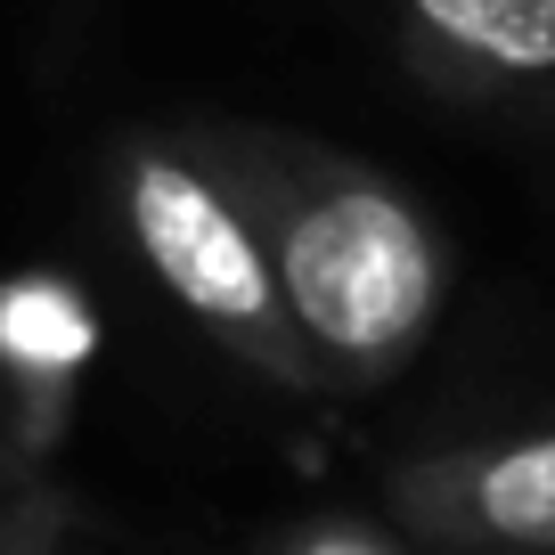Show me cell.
Returning <instances> with one entry per match:
<instances>
[{
    "label": "cell",
    "mask_w": 555,
    "mask_h": 555,
    "mask_svg": "<svg viewBox=\"0 0 555 555\" xmlns=\"http://www.w3.org/2000/svg\"><path fill=\"white\" fill-rule=\"evenodd\" d=\"M205 164L254 212L286 327L311 351L319 392H376L425 351L450 302V237L384 164L327 139L196 122Z\"/></svg>",
    "instance_id": "cell-1"
},
{
    "label": "cell",
    "mask_w": 555,
    "mask_h": 555,
    "mask_svg": "<svg viewBox=\"0 0 555 555\" xmlns=\"http://www.w3.org/2000/svg\"><path fill=\"white\" fill-rule=\"evenodd\" d=\"M106 196H115L122 245L139 254V270L156 278V295L189 327H205V344H221L237 367H254L278 392H319L311 351L295 344L278 278L261 261L254 212L237 205V189L205 164V147L189 131L115 139Z\"/></svg>",
    "instance_id": "cell-2"
},
{
    "label": "cell",
    "mask_w": 555,
    "mask_h": 555,
    "mask_svg": "<svg viewBox=\"0 0 555 555\" xmlns=\"http://www.w3.org/2000/svg\"><path fill=\"white\" fill-rule=\"evenodd\" d=\"M400 531L441 555H555V425L457 441L392 466Z\"/></svg>",
    "instance_id": "cell-3"
},
{
    "label": "cell",
    "mask_w": 555,
    "mask_h": 555,
    "mask_svg": "<svg viewBox=\"0 0 555 555\" xmlns=\"http://www.w3.org/2000/svg\"><path fill=\"white\" fill-rule=\"evenodd\" d=\"M90 367H99V302L66 270L0 278V450L17 466L41 474L57 457Z\"/></svg>",
    "instance_id": "cell-4"
},
{
    "label": "cell",
    "mask_w": 555,
    "mask_h": 555,
    "mask_svg": "<svg viewBox=\"0 0 555 555\" xmlns=\"http://www.w3.org/2000/svg\"><path fill=\"white\" fill-rule=\"evenodd\" d=\"M400 41L457 99L555 90V0H400Z\"/></svg>",
    "instance_id": "cell-5"
},
{
    "label": "cell",
    "mask_w": 555,
    "mask_h": 555,
    "mask_svg": "<svg viewBox=\"0 0 555 555\" xmlns=\"http://www.w3.org/2000/svg\"><path fill=\"white\" fill-rule=\"evenodd\" d=\"M57 539H66V515L50 482L0 450V555H57Z\"/></svg>",
    "instance_id": "cell-6"
},
{
    "label": "cell",
    "mask_w": 555,
    "mask_h": 555,
    "mask_svg": "<svg viewBox=\"0 0 555 555\" xmlns=\"http://www.w3.org/2000/svg\"><path fill=\"white\" fill-rule=\"evenodd\" d=\"M270 555H416L400 531L384 522H360V515H319V522H295Z\"/></svg>",
    "instance_id": "cell-7"
},
{
    "label": "cell",
    "mask_w": 555,
    "mask_h": 555,
    "mask_svg": "<svg viewBox=\"0 0 555 555\" xmlns=\"http://www.w3.org/2000/svg\"><path fill=\"white\" fill-rule=\"evenodd\" d=\"M57 555H82V547H74V539H57Z\"/></svg>",
    "instance_id": "cell-8"
}]
</instances>
